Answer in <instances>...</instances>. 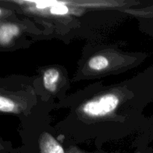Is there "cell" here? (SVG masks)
Wrapping results in <instances>:
<instances>
[{
    "label": "cell",
    "instance_id": "cell-6",
    "mask_svg": "<svg viewBox=\"0 0 153 153\" xmlns=\"http://www.w3.org/2000/svg\"><path fill=\"white\" fill-rule=\"evenodd\" d=\"M14 108V102L12 100L3 96L0 97V111L1 112H12Z\"/></svg>",
    "mask_w": 153,
    "mask_h": 153
},
{
    "label": "cell",
    "instance_id": "cell-2",
    "mask_svg": "<svg viewBox=\"0 0 153 153\" xmlns=\"http://www.w3.org/2000/svg\"><path fill=\"white\" fill-rule=\"evenodd\" d=\"M40 146L41 153H64L59 143L51 134L47 133L42 136Z\"/></svg>",
    "mask_w": 153,
    "mask_h": 153
},
{
    "label": "cell",
    "instance_id": "cell-1",
    "mask_svg": "<svg viewBox=\"0 0 153 153\" xmlns=\"http://www.w3.org/2000/svg\"><path fill=\"white\" fill-rule=\"evenodd\" d=\"M120 102L119 98L114 94H105L87 102L83 106L84 113L91 117H104L113 112Z\"/></svg>",
    "mask_w": 153,
    "mask_h": 153
},
{
    "label": "cell",
    "instance_id": "cell-8",
    "mask_svg": "<svg viewBox=\"0 0 153 153\" xmlns=\"http://www.w3.org/2000/svg\"><path fill=\"white\" fill-rule=\"evenodd\" d=\"M36 6L37 8H46L49 6H55L56 4H58V1H35Z\"/></svg>",
    "mask_w": 153,
    "mask_h": 153
},
{
    "label": "cell",
    "instance_id": "cell-3",
    "mask_svg": "<svg viewBox=\"0 0 153 153\" xmlns=\"http://www.w3.org/2000/svg\"><path fill=\"white\" fill-rule=\"evenodd\" d=\"M19 33V28L13 24H1L0 28V42L1 44L6 45L10 42L13 37Z\"/></svg>",
    "mask_w": 153,
    "mask_h": 153
},
{
    "label": "cell",
    "instance_id": "cell-5",
    "mask_svg": "<svg viewBox=\"0 0 153 153\" xmlns=\"http://www.w3.org/2000/svg\"><path fill=\"white\" fill-rule=\"evenodd\" d=\"M108 60L103 55H97L89 60L88 66L91 69L97 71L102 70L108 66Z\"/></svg>",
    "mask_w": 153,
    "mask_h": 153
},
{
    "label": "cell",
    "instance_id": "cell-4",
    "mask_svg": "<svg viewBox=\"0 0 153 153\" xmlns=\"http://www.w3.org/2000/svg\"><path fill=\"white\" fill-rule=\"evenodd\" d=\"M59 76V72L55 69H49L46 70L43 75V85L45 88L49 91H55Z\"/></svg>",
    "mask_w": 153,
    "mask_h": 153
},
{
    "label": "cell",
    "instance_id": "cell-7",
    "mask_svg": "<svg viewBox=\"0 0 153 153\" xmlns=\"http://www.w3.org/2000/svg\"><path fill=\"white\" fill-rule=\"evenodd\" d=\"M50 12L52 14L56 15H63L66 14L68 12V8L65 5H61V4H57L51 7Z\"/></svg>",
    "mask_w": 153,
    "mask_h": 153
}]
</instances>
